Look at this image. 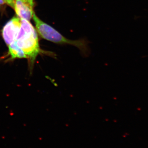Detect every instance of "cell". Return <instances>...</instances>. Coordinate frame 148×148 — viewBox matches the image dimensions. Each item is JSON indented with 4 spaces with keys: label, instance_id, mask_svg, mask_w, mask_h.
Masks as SVG:
<instances>
[{
    "label": "cell",
    "instance_id": "1",
    "mask_svg": "<svg viewBox=\"0 0 148 148\" xmlns=\"http://www.w3.org/2000/svg\"><path fill=\"white\" fill-rule=\"evenodd\" d=\"M37 32L44 39L59 45H69L74 46L79 49L82 55L87 57L90 54L89 41L85 38L71 40L61 35L55 29L41 20L35 14L33 16Z\"/></svg>",
    "mask_w": 148,
    "mask_h": 148
},
{
    "label": "cell",
    "instance_id": "5",
    "mask_svg": "<svg viewBox=\"0 0 148 148\" xmlns=\"http://www.w3.org/2000/svg\"><path fill=\"white\" fill-rule=\"evenodd\" d=\"M8 54L10 56V59H14L15 58H27L24 51L16 45V42L14 41L8 46Z\"/></svg>",
    "mask_w": 148,
    "mask_h": 148
},
{
    "label": "cell",
    "instance_id": "4",
    "mask_svg": "<svg viewBox=\"0 0 148 148\" xmlns=\"http://www.w3.org/2000/svg\"><path fill=\"white\" fill-rule=\"evenodd\" d=\"M34 0H16L14 9L20 19L29 21L34 13Z\"/></svg>",
    "mask_w": 148,
    "mask_h": 148
},
{
    "label": "cell",
    "instance_id": "6",
    "mask_svg": "<svg viewBox=\"0 0 148 148\" xmlns=\"http://www.w3.org/2000/svg\"><path fill=\"white\" fill-rule=\"evenodd\" d=\"M16 0H4L5 2L7 3L11 7H14V4H15Z\"/></svg>",
    "mask_w": 148,
    "mask_h": 148
},
{
    "label": "cell",
    "instance_id": "7",
    "mask_svg": "<svg viewBox=\"0 0 148 148\" xmlns=\"http://www.w3.org/2000/svg\"><path fill=\"white\" fill-rule=\"evenodd\" d=\"M5 3V2L4 0H0V7L2 6Z\"/></svg>",
    "mask_w": 148,
    "mask_h": 148
},
{
    "label": "cell",
    "instance_id": "3",
    "mask_svg": "<svg viewBox=\"0 0 148 148\" xmlns=\"http://www.w3.org/2000/svg\"><path fill=\"white\" fill-rule=\"evenodd\" d=\"M21 25V19L18 17H14L4 27L2 30L3 38L8 46L16 40Z\"/></svg>",
    "mask_w": 148,
    "mask_h": 148
},
{
    "label": "cell",
    "instance_id": "2",
    "mask_svg": "<svg viewBox=\"0 0 148 148\" xmlns=\"http://www.w3.org/2000/svg\"><path fill=\"white\" fill-rule=\"evenodd\" d=\"M21 27L15 41L29 59L32 66L40 51L38 35L29 21L24 19H21Z\"/></svg>",
    "mask_w": 148,
    "mask_h": 148
}]
</instances>
